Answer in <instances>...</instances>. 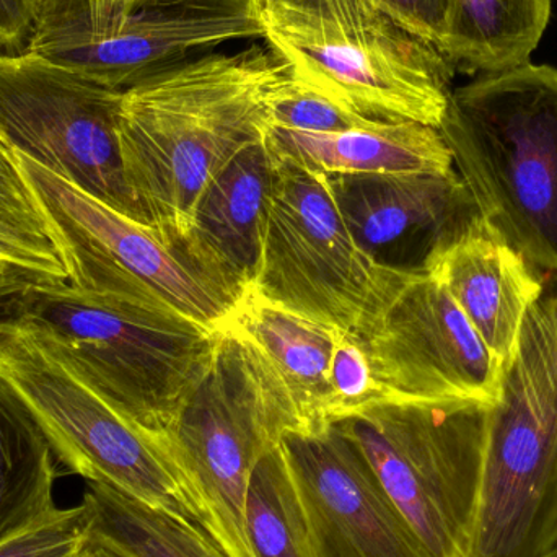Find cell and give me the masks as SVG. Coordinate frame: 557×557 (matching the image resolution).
<instances>
[{
	"instance_id": "6da1fadb",
	"label": "cell",
	"mask_w": 557,
	"mask_h": 557,
	"mask_svg": "<svg viewBox=\"0 0 557 557\" xmlns=\"http://www.w3.org/2000/svg\"><path fill=\"white\" fill-rule=\"evenodd\" d=\"M288 74L270 48L202 52L123 90L117 137L127 185L147 225L172 250L208 183L263 139L267 98Z\"/></svg>"
},
{
	"instance_id": "7a4b0ae2",
	"label": "cell",
	"mask_w": 557,
	"mask_h": 557,
	"mask_svg": "<svg viewBox=\"0 0 557 557\" xmlns=\"http://www.w3.org/2000/svg\"><path fill=\"white\" fill-rule=\"evenodd\" d=\"M438 131L481 218L557 276V69L530 62L454 88Z\"/></svg>"
},
{
	"instance_id": "3957f363",
	"label": "cell",
	"mask_w": 557,
	"mask_h": 557,
	"mask_svg": "<svg viewBox=\"0 0 557 557\" xmlns=\"http://www.w3.org/2000/svg\"><path fill=\"white\" fill-rule=\"evenodd\" d=\"M260 20L288 74L341 107L441 127L454 69L372 0H260Z\"/></svg>"
},
{
	"instance_id": "277c9868",
	"label": "cell",
	"mask_w": 557,
	"mask_h": 557,
	"mask_svg": "<svg viewBox=\"0 0 557 557\" xmlns=\"http://www.w3.org/2000/svg\"><path fill=\"white\" fill-rule=\"evenodd\" d=\"M20 313L48 327L91 385L137 428L163 437L208 373L222 330L172 308L29 281Z\"/></svg>"
},
{
	"instance_id": "5b68a950",
	"label": "cell",
	"mask_w": 557,
	"mask_h": 557,
	"mask_svg": "<svg viewBox=\"0 0 557 557\" xmlns=\"http://www.w3.org/2000/svg\"><path fill=\"white\" fill-rule=\"evenodd\" d=\"M0 376L25 403L71 473L116 487L215 543L163 437L116 411L48 327L22 313L0 321Z\"/></svg>"
},
{
	"instance_id": "8992f818",
	"label": "cell",
	"mask_w": 557,
	"mask_h": 557,
	"mask_svg": "<svg viewBox=\"0 0 557 557\" xmlns=\"http://www.w3.org/2000/svg\"><path fill=\"white\" fill-rule=\"evenodd\" d=\"M557 548V287L523 320L487 416L468 557H545Z\"/></svg>"
},
{
	"instance_id": "52a82bcc",
	"label": "cell",
	"mask_w": 557,
	"mask_h": 557,
	"mask_svg": "<svg viewBox=\"0 0 557 557\" xmlns=\"http://www.w3.org/2000/svg\"><path fill=\"white\" fill-rule=\"evenodd\" d=\"M487 406L385 396L331 424L352 438L431 557H468Z\"/></svg>"
},
{
	"instance_id": "ba28073f",
	"label": "cell",
	"mask_w": 557,
	"mask_h": 557,
	"mask_svg": "<svg viewBox=\"0 0 557 557\" xmlns=\"http://www.w3.org/2000/svg\"><path fill=\"white\" fill-rule=\"evenodd\" d=\"M298 424L257 350L228 324L208 373L183 403L163 444L228 557H255L245 504L255 465Z\"/></svg>"
},
{
	"instance_id": "9c48e42d",
	"label": "cell",
	"mask_w": 557,
	"mask_h": 557,
	"mask_svg": "<svg viewBox=\"0 0 557 557\" xmlns=\"http://www.w3.org/2000/svg\"><path fill=\"white\" fill-rule=\"evenodd\" d=\"M276 163L263 258L250 292L350 336H369L414 274L380 267L360 250L326 176Z\"/></svg>"
},
{
	"instance_id": "30bf717a",
	"label": "cell",
	"mask_w": 557,
	"mask_h": 557,
	"mask_svg": "<svg viewBox=\"0 0 557 557\" xmlns=\"http://www.w3.org/2000/svg\"><path fill=\"white\" fill-rule=\"evenodd\" d=\"M263 38L260 0H146L134 10L39 0L25 51L126 90L193 52Z\"/></svg>"
},
{
	"instance_id": "8fae6325",
	"label": "cell",
	"mask_w": 557,
	"mask_h": 557,
	"mask_svg": "<svg viewBox=\"0 0 557 557\" xmlns=\"http://www.w3.org/2000/svg\"><path fill=\"white\" fill-rule=\"evenodd\" d=\"M77 290L172 308L212 330L235 310L160 240L67 180L15 152Z\"/></svg>"
},
{
	"instance_id": "7c38bea8",
	"label": "cell",
	"mask_w": 557,
	"mask_h": 557,
	"mask_svg": "<svg viewBox=\"0 0 557 557\" xmlns=\"http://www.w3.org/2000/svg\"><path fill=\"white\" fill-rule=\"evenodd\" d=\"M121 98L123 90L38 55L0 52V140L147 225L124 175L117 137Z\"/></svg>"
},
{
	"instance_id": "4fadbf2b",
	"label": "cell",
	"mask_w": 557,
	"mask_h": 557,
	"mask_svg": "<svg viewBox=\"0 0 557 557\" xmlns=\"http://www.w3.org/2000/svg\"><path fill=\"white\" fill-rule=\"evenodd\" d=\"M360 343L386 396L499 401L503 366L434 274L409 278Z\"/></svg>"
},
{
	"instance_id": "5bb4252c",
	"label": "cell",
	"mask_w": 557,
	"mask_h": 557,
	"mask_svg": "<svg viewBox=\"0 0 557 557\" xmlns=\"http://www.w3.org/2000/svg\"><path fill=\"white\" fill-rule=\"evenodd\" d=\"M281 447L313 557H431L339 428L285 432Z\"/></svg>"
},
{
	"instance_id": "9a60e30c",
	"label": "cell",
	"mask_w": 557,
	"mask_h": 557,
	"mask_svg": "<svg viewBox=\"0 0 557 557\" xmlns=\"http://www.w3.org/2000/svg\"><path fill=\"white\" fill-rule=\"evenodd\" d=\"M356 244L380 267L428 273L480 215L457 170L326 176Z\"/></svg>"
},
{
	"instance_id": "2e32d148",
	"label": "cell",
	"mask_w": 557,
	"mask_h": 557,
	"mask_svg": "<svg viewBox=\"0 0 557 557\" xmlns=\"http://www.w3.org/2000/svg\"><path fill=\"white\" fill-rule=\"evenodd\" d=\"M277 163L264 140L242 149L196 201L173 253L215 294L237 307L253 288L263 258Z\"/></svg>"
},
{
	"instance_id": "e0dca14e",
	"label": "cell",
	"mask_w": 557,
	"mask_h": 557,
	"mask_svg": "<svg viewBox=\"0 0 557 557\" xmlns=\"http://www.w3.org/2000/svg\"><path fill=\"white\" fill-rule=\"evenodd\" d=\"M428 273L441 278L478 336L506 369L527 313L545 292V276L481 215L434 258Z\"/></svg>"
},
{
	"instance_id": "ac0fdd59",
	"label": "cell",
	"mask_w": 557,
	"mask_h": 557,
	"mask_svg": "<svg viewBox=\"0 0 557 557\" xmlns=\"http://www.w3.org/2000/svg\"><path fill=\"white\" fill-rule=\"evenodd\" d=\"M227 324L276 376L297 419V431H317L333 422L331 366L343 331L292 313L255 292L238 301Z\"/></svg>"
},
{
	"instance_id": "d6986e66",
	"label": "cell",
	"mask_w": 557,
	"mask_h": 557,
	"mask_svg": "<svg viewBox=\"0 0 557 557\" xmlns=\"http://www.w3.org/2000/svg\"><path fill=\"white\" fill-rule=\"evenodd\" d=\"M276 162L324 176L448 172L450 150L437 127L380 123L344 133H304L268 126L263 136Z\"/></svg>"
},
{
	"instance_id": "ffe728a7",
	"label": "cell",
	"mask_w": 557,
	"mask_h": 557,
	"mask_svg": "<svg viewBox=\"0 0 557 557\" xmlns=\"http://www.w3.org/2000/svg\"><path fill=\"white\" fill-rule=\"evenodd\" d=\"M553 0H448L441 52L455 74L490 75L532 62Z\"/></svg>"
},
{
	"instance_id": "44dd1931",
	"label": "cell",
	"mask_w": 557,
	"mask_h": 557,
	"mask_svg": "<svg viewBox=\"0 0 557 557\" xmlns=\"http://www.w3.org/2000/svg\"><path fill=\"white\" fill-rule=\"evenodd\" d=\"M58 463L45 432L0 376V546L58 513Z\"/></svg>"
},
{
	"instance_id": "7402d4cb",
	"label": "cell",
	"mask_w": 557,
	"mask_h": 557,
	"mask_svg": "<svg viewBox=\"0 0 557 557\" xmlns=\"http://www.w3.org/2000/svg\"><path fill=\"white\" fill-rule=\"evenodd\" d=\"M90 529L131 557H228L188 523L153 509L116 487L88 483Z\"/></svg>"
},
{
	"instance_id": "603a6c76",
	"label": "cell",
	"mask_w": 557,
	"mask_h": 557,
	"mask_svg": "<svg viewBox=\"0 0 557 557\" xmlns=\"http://www.w3.org/2000/svg\"><path fill=\"white\" fill-rule=\"evenodd\" d=\"M245 527L255 557H313L304 509L281 442L255 465L245 504Z\"/></svg>"
},
{
	"instance_id": "cb8c5ba5",
	"label": "cell",
	"mask_w": 557,
	"mask_h": 557,
	"mask_svg": "<svg viewBox=\"0 0 557 557\" xmlns=\"http://www.w3.org/2000/svg\"><path fill=\"white\" fill-rule=\"evenodd\" d=\"M0 263L35 278L67 281L41 208L15 152L0 140Z\"/></svg>"
},
{
	"instance_id": "d4e9b609",
	"label": "cell",
	"mask_w": 557,
	"mask_h": 557,
	"mask_svg": "<svg viewBox=\"0 0 557 557\" xmlns=\"http://www.w3.org/2000/svg\"><path fill=\"white\" fill-rule=\"evenodd\" d=\"M267 117L268 126L304 133H344L380 124L341 107L290 74L268 94Z\"/></svg>"
},
{
	"instance_id": "484cf974",
	"label": "cell",
	"mask_w": 557,
	"mask_h": 557,
	"mask_svg": "<svg viewBox=\"0 0 557 557\" xmlns=\"http://www.w3.org/2000/svg\"><path fill=\"white\" fill-rule=\"evenodd\" d=\"M331 393L334 401V421L385 398L386 393L376 383L369 357L359 337L341 334L331 366Z\"/></svg>"
},
{
	"instance_id": "4316f807",
	"label": "cell",
	"mask_w": 557,
	"mask_h": 557,
	"mask_svg": "<svg viewBox=\"0 0 557 557\" xmlns=\"http://www.w3.org/2000/svg\"><path fill=\"white\" fill-rule=\"evenodd\" d=\"M90 530V510L82 500L59 509L52 519L26 535L0 546V557H75Z\"/></svg>"
},
{
	"instance_id": "83f0119b",
	"label": "cell",
	"mask_w": 557,
	"mask_h": 557,
	"mask_svg": "<svg viewBox=\"0 0 557 557\" xmlns=\"http://www.w3.org/2000/svg\"><path fill=\"white\" fill-rule=\"evenodd\" d=\"M406 29L441 51L448 0H372Z\"/></svg>"
},
{
	"instance_id": "f1b7e54d",
	"label": "cell",
	"mask_w": 557,
	"mask_h": 557,
	"mask_svg": "<svg viewBox=\"0 0 557 557\" xmlns=\"http://www.w3.org/2000/svg\"><path fill=\"white\" fill-rule=\"evenodd\" d=\"M38 0H0V51L29 38Z\"/></svg>"
},
{
	"instance_id": "f546056e",
	"label": "cell",
	"mask_w": 557,
	"mask_h": 557,
	"mask_svg": "<svg viewBox=\"0 0 557 557\" xmlns=\"http://www.w3.org/2000/svg\"><path fill=\"white\" fill-rule=\"evenodd\" d=\"M29 281H35V278L25 276L18 271L0 274V321L20 313L23 292Z\"/></svg>"
},
{
	"instance_id": "4dcf8cb0",
	"label": "cell",
	"mask_w": 557,
	"mask_h": 557,
	"mask_svg": "<svg viewBox=\"0 0 557 557\" xmlns=\"http://www.w3.org/2000/svg\"><path fill=\"white\" fill-rule=\"evenodd\" d=\"M75 557H131L123 549L114 546L113 543L108 542L103 536L95 533L94 530H88L82 542L81 549H78Z\"/></svg>"
},
{
	"instance_id": "1f68e13d",
	"label": "cell",
	"mask_w": 557,
	"mask_h": 557,
	"mask_svg": "<svg viewBox=\"0 0 557 557\" xmlns=\"http://www.w3.org/2000/svg\"><path fill=\"white\" fill-rule=\"evenodd\" d=\"M85 2L101 9L133 10L146 0H85Z\"/></svg>"
},
{
	"instance_id": "d6a6232c",
	"label": "cell",
	"mask_w": 557,
	"mask_h": 557,
	"mask_svg": "<svg viewBox=\"0 0 557 557\" xmlns=\"http://www.w3.org/2000/svg\"><path fill=\"white\" fill-rule=\"evenodd\" d=\"M13 271L15 270H12V268L7 267V264L0 263V274H9L13 273Z\"/></svg>"
},
{
	"instance_id": "836d02e7",
	"label": "cell",
	"mask_w": 557,
	"mask_h": 557,
	"mask_svg": "<svg viewBox=\"0 0 557 557\" xmlns=\"http://www.w3.org/2000/svg\"><path fill=\"white\" fill-rule=\"evenodd\" d=\"M545 557H557V548L553 549V552L549 553V555H546Z\"/></svg>"
},
{
	"instance_id": "e575fe53",
	"label": "cell",
	"mask_w": 557,
	"mask_h": 557,
	"mask_svg": "<svg viewBox=\"0 0 557 557\" xmlns=\"http://www.w3.org/2000/svg\"><path fill=\"white\" fill-rule=\"evenodd\" d=\"M38 2H39V0H38Z\"/></svg>"
}]
</instances>
